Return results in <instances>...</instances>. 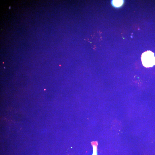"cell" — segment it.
I'll list each match as a JSON object with an SVG mask.
<instances>
[{"label": "cell", "instance_id": "3957f363", "mask_svg": "<svg viewBox=\"0 0 155 155\" xmlns=\"http://www.w3.org/2000/svg\"><path fill=\"white\" fill-rule=\"evenodd\" d=\"M93 152L92 155H97L96 147L95 145L93 146Z\"/></svg>", "mask_w": 155, "mask_h": 155}, {"label": "cell", "instance_id": "7a4b0ae2", "mask_svg": "<svg viewBox=\"0 0 155 155\" xmlns=\"http://www.w3.org/2000/svg\"><path fill=\"white\" fill-rule=\"evenodd\" d=\"M123 3V1L122 0H113L112 4L115 7H119L122 5Z\"/></svg>", "mask_w": 155, "mask_h": 155}, {"label": "cell", "instance_id": "6da1fadb", "mask_svg": "<svg viewBox=\"0 0 155 155\" xmlns=\"http://www.w3.org/2000/svg\"><path fill=\"white\" fill-rule=\"evenodd\" d=\"M141 59L143 65L145 67H151L155 65L154 53L150 51H147L142 53Z\"/></svg>", "mask_w": 155, "mask_h": 155}]
</instances>
